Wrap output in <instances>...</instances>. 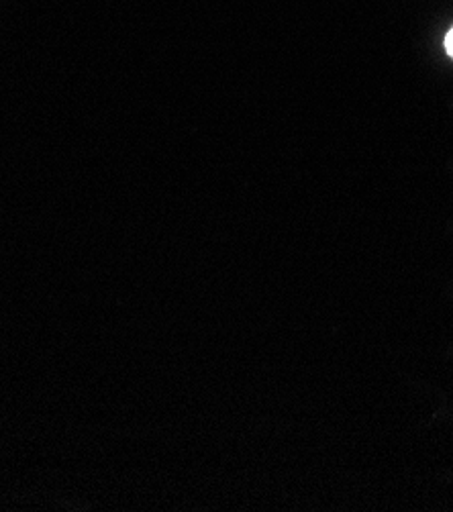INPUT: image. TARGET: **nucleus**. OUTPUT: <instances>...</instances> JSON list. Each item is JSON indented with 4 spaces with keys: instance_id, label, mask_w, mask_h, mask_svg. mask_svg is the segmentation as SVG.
<instances>
[{
    "instance_id": "nucleus-1",
    "label": "nucleus",
    "mask_w": 453,
    "mask_h": 512,
    "mask_svg": "<svg viewBox=\"0 0 453 512\" xmlns=\"http://www.w3.org/2000/svg\"><path fill=\"white\" fill-rule=\"evenodd\" d=\"M445 51L449 58H453V29H449V33L445 35Z\"/></svg>"
}]
</instances>
